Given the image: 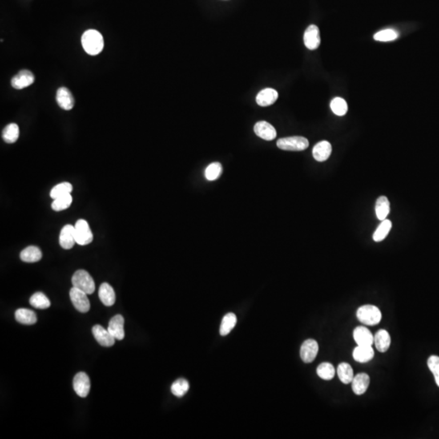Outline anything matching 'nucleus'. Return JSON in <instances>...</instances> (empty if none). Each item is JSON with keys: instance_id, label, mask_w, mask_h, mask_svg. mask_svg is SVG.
Masks as SVG:
<instances>
[{"instance_id": "obj_34", "label": "nucleus", "mask_w": 439, "mask_h": 439, "mask_svg": "<svg viewBox=\"0 0 439 439\" xmlns=\"http://www.w3.org/2000/svg\"><path fill=\"white\" fill-rule=\"evenodd\" d=\"M331 107L333 113L339 117L345 115L348 110L347 102L343 98L339 97H337L331 101Z\"/></svg>"}, {"instance_id": "obj_38", "label": "nucleus", "mask_w": 439, "mask_h": 439, "mask_svg": "<svg viewBox=\"0 0 439 439\" xmlns=\"http://www.w3.org/2000/svg\"><path fill=\"white\" fill-rule=\"evenodd\" d=\"M428 367L434 376L435 381L439 387V356H431L428 359Z\"/></svg>"}, {"instance_id": "obj_30", "label": "nucleus", "mask_w": 439, "mask_h": 439, "mask_svg": "<svg viewBox=\"0 0 439 439\" xmlns=\"http://www.w3.org/2000/svg\"><path fill=\"white\" fill-rule=\"evenodd\" d=\"M29 303L38 309H46L50 306L48 298L42 292H37L32 295L29 299Z\"/></svg>"}, {"instance_id": "obj_23", "label": "nucleus", "mask_w": 439, "mask_h": 439, "mask_svg": "<svg viewBox=\"0 0 439 439\" xmlns=\"http://www.w3.org/2000/svg\"><path fill=\"white\" fill-rule=\"evenodd\" d=\"M391 339L389 333L385 330H379L374 336V344L377 351L386 352L391 346Z\"/></svg>"}, {"instance_id": "obj_11", "label": "nucleus", "mask_w": 439, "mask_h": 439, "mask_svg": "<svg viewBox=\"0 0 439 439\" xmlns=\"http://www.w3.org/2000/svg\"><path fill=\"white\" fill-rule=\"evenodd\" d=\"M76 243L75 227L72 225L64 226L60 234V245L62 248L69 250Z\"/></svg>"}, {"instance_id": "obj_28", "label": "nucleus", "mask_w": 439, "mask_h": 439, "mask_svg": "<svg viewBox=\"0 0 439 439\" xmlns=\"http://www.w3.org/2000/svg\"><path fill=\"white\" fill-rule=\"evenodd\" d=\"M19 127L17 124H9L3 130L2 137L7 143H14L19 138Z\"/></svg>"}, {"instance_id": "obj_29", "label": "nucleus", "mask_w": 439, "mask_h": 439, "mask_svg": "<svg viewBox=\"0 0 439 439\" xmlns=\"http://www.w3.org/2000/svg\"><path fill=\"white\" fill-rule=\"evenodd\" d=\"M237 323V317L234 313L226 314L222 320V325L220 328V334L222 336L229 335L233 328L235 326Z\"/></svg>"}, {"instance_id": "obj_4", "label": "nucleus", "mask_w": 439, "mask_h": 439, "mask_svg": "<svg viewBox=\"0 0 439 439\" xmlns=\"http://www.w3.org/2000/svg\"><path fill=\"white\" fill-rule=\"evenodd\" d=\"M278 148L284 151H304L309 146L307 138L300 136L288 137L280 138L277 142Z\"/></svg>"}, {"instance_id": "obj_12", "label": "nucleus", "mask_w": 439, "mask_h": 439, "mask_svg": "<svg viewBox=\"0 0 439 439\" xmlns=\"http://www.w3.org/2000/svg\"><path fill=\"white\" fill-rule=\"evenodd\" d=\"M34 75L29 70H21V72L17 73V75L13 77L12 79V86L15 89L17 90H21L24 88L27 87L34 83Z\"/></svg>"}, {"instance_id": "obj_9", "label": "nucleus", "mask_w": 439, "mask_h": 439, "mask_svg": "<svg viewBox=\"0 0 439 439\" xmlns=\"http://www.w3.org/2000/svg\"><path fill=\"white\" fill-rule=\"evenodd\" d=\"M303 41L306 47L309 50H316L319 47L320 44V30L319 28L315 25H311L307 28Z\"/></svg>"}, {"instance_id": "obj_5", "label": "nucleus", "mask_w": 439, "mask_h": 439, "mask_svg": "<svg viewBox=\"0 0 439 439\" xmlns=\"http://www.w3.org/2000/svg\"><path fill=\"white\" fill-rule=\"evenodd\" d=\"M76 243L81 246L90 244L94 239L92 231L90 226L85 220L80 219L76 222L75 226Z\"/></svg>"}, {"instance_id": "obj_32", "label": "nucleus", "mask_w": 439, "mask_h": 439, "mask_svg": "<svg viewBox=\"0 0 439 439\" xmlns=\"http://www.w3.org/2000/svg\"><path fill=\"white\" fill-rule=\"evenodd\" d=\"M73 191V186L69 182H63L61 184L57 185L50 190V197L53 199H57L59 197L69 195Z\"/></svg>"}, {"instance_id": "obj_20", "label": "nucleus", "mask_w": 439, "mask_h": 439, "mask_svg": "<svg viewBox=\"0 0 439 439\" xmlns=\"http://www.w3.org/2000/svg\"><path fill=\"white\" fill-rule=\"evenodd\" d=\"M354 360L359 363H367L372 360L374 356V351L372 346H357L353 351Z\"/></svg>"}, {"instance_id": "obj_8", "label": "nucleus", "mask_w": 439, "mask_h": 439, "mask_svg": "<svg viewBox=\"0 0 439 439\" xmlns=\"http://www.w3.org/2000/svg\"><path fill=\"white\" fill-rule=\"evenodd\" d=\"M318 351H319V346L317 342L314 339H307L302 344L300 348V356L302 360L306 364L312 363L316 359Z\"/></svg>"}, {"instance_id": "obj_33", "label": "nucleus", "mask_w": 439, "mask_h": 439, "mask_svg": "<svg viewBox=\"0 0 439 439\" xmlns=\"http://www.w3.org/2000/svg\"><path fill=\"white\" fill-rule=\"evenodd\" d=\"M72 202H73V198H72V195L69 194V195L59 197L57 199H54L51 203V207L56 211H63V210L67 209L70 207Z\"/></svg>"}, {"instance_id": "obj_15", "label": "nucleus", "mask_w": 439, "mask_h": 439, "mask_svg": "<svg viewBox=\"0 0 439 439\" xmlns=\"http://www.w3.org/2000/svg\"><path fill=\"white\" fill-rule=\"evenodd\" d=\"M353 337L358 346H372L374 343V337L364 326L356 327L353 331Z\"/></svg>"}, {"instance_id": "obj_13", "label": "nucleus", "mask_w": 439, "mask_h": 439, "mask_svg": "<svg viewBox=\"0 0 439 439\" xmlns=\"http://www.w3.org/2000/svg\"><path fill=\"white\" fill-rule=\"evenodd\" d=\"M254 131L255 134L262 139H264L266 141H272L277 137V131L275 128L270 125L268 122H257L254 126Z\"/></svg>"}, {"instance_id": "obj_18", "label": "nucleus", "mask_w": 439, "mask_h": 439, "mask_svg": "<svg viewBox=\"0 0 439 439\" xmlns=\"http://www.w3.org/2000/svg\"><path fill=\"white\" fill-rule=\"evenodd\" d=\"M57 101L59 106L65 110H71L74 106V98L70 90L66 87H61L57 90Z\"/></svg>"}, {"instance_id": "obj_31", "label": "nucleus", "mask_w": 439, "mask_h": 439, "mask_svg": "<svg viewBox=\"0 0 439 439\" xmlns=\"http://www.w3.org/2000/svg\"><path fill=\"white\" fill-rule=\"evenodd\" d=\"M335 368L331 363H322L318 366L316 372L320 378L324 380H332L335 377Z\"/></svg>"}, {"instance_id": "obj_27", "label": "nucleus", "mask_w": 439, "mask_h": 439, "mask_svg": "<svg viewBox=\"0 0 439 439\" xmlns=\"http://www.w3.org/2000/svg\"><path fill=\"white\" fill-rule=\"evenodd\" d=\"M391 228H392V222L390 220L386 219L384 221H381L380 224L379 225L378 227L373 234V236H372L373 240L376 243L384 240L387 238V235L389 234Z\"/></svg>"}, {"instance_id": "obj_3", "label": "nucleus", "mask_w": 439, "mask_h": 439, "mask_svg": "<svg viewBox=\"0 0 439 439\" xmlns=\"http://www.w3.org/2000/svg\"><path fill=\"white\" fill-rule=\"evenodd\" d=\"M72 283L73 287L79 289L81 291L86 293L87 295H91L95 290V284L92 277L85 270H78L73 274L72 278Z\"/></svg>"}, {"instance_id": "obj_36", "label": "nucleus", "mask_w": 439, "mask_h": 439, "mask_svg": "<svg viewBox=\"0 0 439 439\" xmlns=\"http://www.w3.org/2000/svg\"><path fill=\"white\" fill-rule=\"evenodd\" d=\"M399 34L395 29H387L380 30L374 34V39L379 42H391L397 39Z\"/></svg>"}, {"instance_id": "obj_16", "label": "nucleus", "mask_w": 439, "mask_h": 439, "mask_svg": "<svg viewBox=\"0 0 439 439\" xmlns=\"http://www.w3.org/2000/svg\"><path fill=\"white\" fill-rule=\"evenodd\" d=\"M332 153V146L328 141H321L315 145L312 150L314 159L318 162H324L331 156Z\"/></svg>"}, {"instance_id": "obj_17", "label": "nucleus", "mask_w": 439, "mask_h": 439, "mask_svg": "<svg viewBox=\"0 0 439 439\" xmlns=\"http://www.w3.org/2000/svg\"><path fill=\"white\" fill-rule=\"evenodd\" d=\"M369 383H370V377L367 373L361 372V373H358L356 376H354L353 380L351 381V387L354 393L357 395H361L365 393Z\"/></svg>"}, {"instance_id": "obj_19", "label": "nucleus", "mask_w": 439, "mask_h": 439, "mask_svg": "<svg viewBox=\"0 0 439 439\" xmlns=\"http://www.w3.org/2000/svg\"><path fill=\"white\" fill-rule=\"evenodd\" d=\"M278 98V93L272 88L262 90L256 96V102L261 107H268L273 104Z\"/></svg>"}, {"instance_id": "obj_21", "label": "nucleus", "mask_w": 439, "mask_h": 439, "mask_svg": "<svg viewBox=\"0 0 439 439\" xmlns=\"http://www.w3.org/2000/svg\"><path fill=\"white\" fill-rule=\"evenodd\" d=\"M98 296L105 306L111 307L116 302L115 291L108 283H102L98 290Z\"/></svg>"}, {"instance_id": "obj_14", "label": "nucleus", "mask_w": 439, "mask_h": 439, "mask_svg": "<svg viewBox=\"0 0 439 439\" xmlns=\"http://www.w3.org/2000/svg\"><path fill=\"white\" fill-rule=\"evenodd\" d=\"M124 324H125V320L123 316L122 315H117L113 316L109 321L107 331L117 340H123L125 338Z\"/></svg>"}, {"instance_id": "obj_7", "label": "nucleus", "mask_w": 439, "mask_h": 439, "mask_svg": "<svg viewBox=\"0 0 439 439\" xmlns=\"http://www.w3.org/2000/svg\"><path fill=\"white\" fill-rule=\"evenodd\" d=\"M73 389L78 396L86 398L90 390V380L86 372H78L73 378Z\"/></svg>"}, {"instance_id": "obj_37", "label": "nucleus", "mask_w": 439, "mask_h": 439, "mask_svg": "<svg viewBox=\"0 0 439 439\" xmlns=\"http://www.w3.org/2000/svg\"><path fill=\"white\" fill-rule=\"evenodd\" d=\"M222 173V166L218 162L211 163L205 170V178L208 181H215L221 177Z\"/></svg>"}, {"instance_id": "obj_22", "label": "nucleus", "mask_w": 439, "mask_h": 439, "mask_svg": "<svg viewBox=\"0 0 439 439\" xmlns=\"http://www.w3.org/2000/svg\"><path fill=\"white\" fill-rule=\"evenodd\" d=\"M21 260L26 263H35L42 259V251L39 247L35 246H29L24 249L20 255Z\"/></svg>"}, {"instance_id": "obj_26", "label": "nucleus", "mask_w": 439, "mask_h": 439, "mask_svg": "<svg viewBox=\"0 0 439 439\" xmlns=\"http://www.w3.org/2000/svg\"><path fill=\"white\" fill-rule=\"evenodd\" d=\"M338 376L343 384H350L354 378L353 369L347 363H341L337 369Z\"/></svg>"}, {"instance_id": "obj_1", "label": "nucleus", "mask_w": 439, "mask_h": 439, "mask_svg": "<svg viewBox=\"0 0 439 439\" xmlns=\"http://www.w3.org/2000/svg\"><path fill=\"white\" fill-rule=\"evenodd\" d=\"M82 44L84 50L90 56L99 54L104 46L102 34L94 29H89L84 33L82 37Z\"/></svg>"}, {"instance_id": "obj_2", "label": "nucleus", "mask_w": 439, "mask_h": 439, "mask_svg": "<svg viewBox=\"0 0 439 439\" xmlns=\"http://www.w3.org/2000/svg\"><path fill=\"white\" fill-rule=\"evenodd\" d=\"M358 320L365 325H376L381 320V312L374 305H364L356 312Z\"/></svg>"}, {"instance_id": "obj_25", "label": "nucleus", "mask_w": 439, "mask_h": 439, "mask_svg": "<svg viewBox=\"0 0 439 439\" xmlns=\"http://www.w3.org/2000/svg\"><path fill=\"white\" fill-rule=\"evenodd\" d=\"M17 321L23 324H34L37 322V316L31 310L20 308L15 312Z\"/></svg>"}, {"instance_id": "obj_24", "label": "nucleus", "mask_w": 439, "mask_h": 439, "mask_svg": "<svg viewBox=\"0 0 439 439\" xmlns=\"http://www.w3.org/2000/svg\"><path fill=\"white\" fill-rule=\"evenodd\" d=\"M376 217L381 221L387 219L391 211V203L387 197L380 196L376 199V207H375Z\"/></svg>"}, {"instance_id": "obj_10", "label": "nucleus", "mask_w": 439, "mask_h": 439, "mask_svg": "<svg viewBox=\"0 0 439 439\" xmlns=\"http://www.w3.org/2000/svg\"><path fill=\"white\" fill-rule=\"evenodd\" d=\"M92 333L94 339H96V341L102 347H110L115 344V338L107 330H105L99 324H96L93 327Z\"/></svg>"}, {"instance_id": "obj_6", "label": "nucleus", "mask_w": 439, "mask_h": 439, "mask_svg": "<svg viewBox=\"0 0 439 439\" xmlns=\"http://www.w3.org/2000/svg\"><path fill=\"white\" fill-rule=\"evenodd\" d=\"M70 299H71L72 303L76 309L78 310V312H89L90 308V303L88 299L87 294L81 291L79 289L73 288L70 290Z\"/></svg>"}, {"instance_id": "obj_35", "label": "nucleus", "mask_w": 439, "mask_h": 439, "mask_svg": "<svg viewBox=\"0 0 439 439\" xmlns=\"http://www.w3.org/2000/svg\"><path fill=\"white\" fill-rule=\"evenodd\" d=\"M190 385L187 380L183 378L178 379L172 385L171 391L177 397H182L183 395L187 393L189 391Z\"/></svg>"}]
</instances>
